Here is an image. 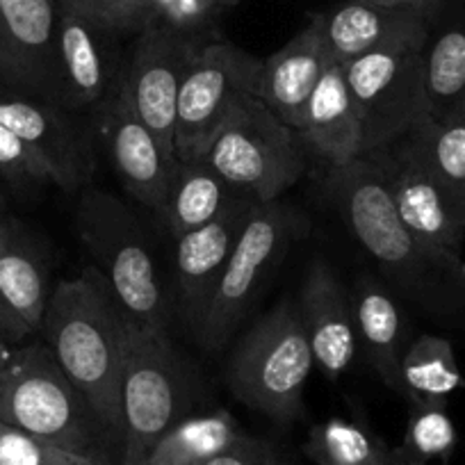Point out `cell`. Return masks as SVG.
Listing matches in <instances>:
<instances>
[{"label":"cell","mask_w":465,"mask_h":465,"mask_svg":"<svg viewBox=\"0 0 465 465\" xmlns=\"http://www.w3.org/2000/svg\"><path fill=\"white\" fill-rule=\"evenodd\" d=\"M258 201L249 194H235L217 217L178 238L176 276L183 311L194 326L208 303L213 285L222 274L240 232Z\"/></svg>","instance_id":"cell-17"},{"label":"cell","mask_w":465,"mask_h":465,"mask_svg":"<svg viewBox=\"0 0 465 465\" xmlns=\"http://www.w3.org/2000/svg\"><path fill=\"white\" fill-rule=\"evenodd\" d=\"M262 60L231 42H208L196 51L176 103V160H201L240 94L261 98Z\"/></svg>","instance_id":"cell-10"},{"label":"cell","mask_w":465,"mask_h":465,"mask_svg":"<svg viewBox=\"0 0 465 465\" xmlns=\"http://www.w3.org/2000/svg\"><path fill=\"white\" fill-rule=\"evenodd\" d=\"M201 46L203 44L185 35L160 25H149L137 37L131 60L122 75L133 110L153 133L172 167L176 164L173 126H176L178 92Z\"/></svg>","instance_id":"cell-12"},{"label":"cell","mask_w":465,"mask_h":465,"mask_svg":"<svg viewBox=\"0 0 465 465\" xmlns=\"http://www.w3.org/2000/svg\"><path fill=\"white\" fill-rule=\"evenodd\" d=\"M465 386L454 344L440 335L422 333L401 359V392L411 404H447Z\"/></svg>","instance_id":"cell-27"},{"label":"cell","mask_w":465,"mask_h":465,"mask_svg":"<svg viewBox=\"0 0 465 465\" xmlns=\"http://www.w3.org/2000/svg\"><path fill=\"white\" fill-rule=\"evenodd\" d=\"M3 208H5V199H3V192H0V213H3Z\"/></svg>","instance_id":"cell-41"},{"label":"cell","mask_w":465,"mask_h":465,"mask_svg":"<svg viewBox=\"0 0 465 465\" xmlns=\"http://www.w3.org/2000/svg\"><path fill=\"white\" fill-rule=\"evenodd\" d=\"M0 124L24 140L62 190H78L92 178L89 140L66 119L64 107L0 87Z\"/></svg>","instance_id":"cell-15"},{"label":"cell","mask_w":465,"mask_h":465,"mask_svg":"<svg viewBox=\"0 0 465 465\" xmlns=\"http://www.w3.org/2000/svg\"><path fill=\"white\" fill-rule=\"evenodd\" d=\"M0 292L33 331L42 329L48 290L46 270L16 223L0 217Z\"/></svg>","instance_id":"cell-24"},{"label":"cell","mask_w":465,"mask_h":465,"mask_svg":"<svg viewBox=\"0 0 465 465\" xmlns=\"http://www.w3.org/2000/svg\"><path fill=\"white\" fill-rule=\"evenodd\" d=\"M203 465H294L283 451L270 440L242 433L226 451Z\"/></svg>","instance_id":"cell-35"},{"label":"cell","mask_w":465,"mask_h":465,"mask_svg":"<svg viewBox=\"0 0 465 465\" xmlns=\"http://www.w3.org/2000/svg\"><path fill=\"white\" fill-rule=\"evenodd\" d=\"M303 451L315 465H392V447L381 436L340 418L315 424Z\"/></svg>","instance_id":"cell-28"},{"label":"cell","mask_w":465,"mask_h":465,"mask_svg":"<svg viewBox=\"0 0 465 465\" xmlns=\"http://www.w3.org/2000/svg\"><path fill=\"white\" fill-rule=\"evenodd\" d=\"M374 3H386L395 7H418V10H440L447 0H374Z\"/></svg>","instance_id":"cell-37"},{"label":"cell","mask_w":465,"mask_h":465,"mask_svg":"<svg viewBox=\"0 0 465 465\" xmlns=\"http://www.w3.org/2000/svg\"><path fill=\"white\" fill-rule=\"evenodd\" d=\"M228 411L185 415L149 450L142 465H203L242 436Z\"/></svg>","instance_id":"cell-26"},{"label":"cell","mask_w":465,"mask_h":465,"mask_svg":"<svg viewBox=\"0 0 465 465\" xmlns=\"http://www.w3.org/2000/svg\"><path fill=\"white\" fill-rule=\"evenodd\" d=\"M460 119H463V122H465V103H463V107H460Z\"/></svg>","instance_id":"cell-42"},{"label":"cell","mask_w":465,"mask_h":465,"mask_svg":"<svg viewBox=\"0 0 465 465\" xmlns=\"http://www.w3.org/2000/svg\"><path fill=\"white\" fill-rule=\"evenodd\" d=\"M217 3H219V7H222V10H228V7L238 5L240 0H217Z\"/></svg>","instance_id":"cell-39"},{"label":"cell","mask_w":465,"mask_h":465,"mask_svg":"<svg viewBox=\"0 0 465 465\" xmlns=\"http://www.w3.org/2000/svg\"><path fill=\"white\" fill-rule=\"evenodd\" d=\"M312 365L315 356L299 306L281 302L232 349L226 383L240 404L276 422L290 424L306 413L303 391Z\"/></svg>","instance_id":"cell-3"},{"label":"cell","mask_w":465,"mask_h":465,"mask_svg":"<svg viewBox=\"0 0 465 465\" xmlns=\"http://www.w3.org/2000/svg\"><path fill=\"white\" fill-rule=\"evenodd\" d=\"M203 160L232 190L256 201H276L308 167L299 133L253 94H240Z\"/></svg>","instance_id":"cell-6"},{"label":"cell","mask_w":465,"mask_h":465,"mask_svg":"<svg viewBox=\"0 0 465 465\" xmlns=\"http://www.w3.org/2000/svg\"><path fill=\"white\" fill-rule=\"evenodd\" d=\"M331 194L349 231L395 279L420 288L436 276L459 279V261L433 256L411 235L397 210L388 178L372 158L331 169Z\"/></svg>","instance_id":"cell-5"},{"label":"cell","mask_w":465,"mask_h":465,"mask_svg":"<svg viewBox=\"0 0 465 465\" xmlns=\"http://www.w3.org/2000/svg\"><path fill=\"white\" fill-rule=\"evenodd\" d=\"M57 3V105L64 110L96 107L119 80L114 33L96 24L71 0Z\"/></svg>","instance_id":"cell-16"},{"label":"cell","mask_w":465,"mask_h":465,"mask_svg":"<svg viewBox=\"0 0 465 465\" xmlns=\"http://www.w3.org/2000/svg\"><path fill=\"white\" fill-rule=\"evenodd\" d=\"M16 344H12L10 340L5 338V335L0 333V368H3V365H5V361L10 359V354H12V349H15Z\"/></svg>","instance_id":"cell-38"},{"label":"cell","mask_w":465,"mask_h":465,"mask_svg":"<svg viewBox=\"0 0 465 465\" xmlns=\"http://www.w3.org/2000/svg\"><path fill=\"white\" fill-rule=\"evenodd\" d=\"M78 235L101 265L128 322L142 331L167 333V288L135 214L114 194L89 190L78 205Z\"/></svg>","instance_id":"cell-4"},{"label":"cell","mask_w":465,"mask_h":465,"mask_svg":"<svg viewBox=\"0 0 465 465\" xmlns=\"http://www.w3.org/2000/svg\"><path fill=\"white\" fill-rule=\"evenodd\" d=\"M429 35L401 39L342 64L363 128L365 155L395 144L427 116L424 46Z\"/></svg>","instance_id":"cell-7"},{"label":"cell","mask_w":465,"mask_h":465,"mask_svg":"<svg viewBox=\"0 0 465 465\" xmlns=\"http://www.w3.org/2000/svg\"><path fill=\"white\" fill-rule=\"evenodd\" d=\"M302 228L297 213L279 199L258 201L214 281L199 322L192 326L203 347L219 349L226 344L247 315L258 285L285 256Z\"/></svg>","instance_id":"cell-9"},{"label":"cell","mask_w":465,"mask_h":465,"mask_svg":"<svg viewBox=\"0 0 465 465\" xmlns=\"http://www.w3.org/2000/svg\"><path fill=\"white\" fill-rule=\"evenodd\" d=\"M0 333L5 335L12 344H21L30 333H33V329H30V326L25 324L24 317L12 308V303L7 302L3 292H0Z\"/></svg>","instance_id":"cell-36"},{"label":"cell","mask_w":465,"mask_h":465,"mask_svg":"<svg viewBox=\"0 0 465 465\" xmlns=\"http://www.w3.org/2000/svg\"><path fill=\"white\" fill-rule=\"evenodd\" d=\"M96 131L119 181L140 203L163 214L172 164L149 126L133 110L122 75L96 105Z\"/></svg>","instance_id":"cell-14"},{"label":"cell","mask_w":465,"mask_h":465,"mask_svg":"<svg viewBox=\"0 0 465 465\" xmlns=\"http://www.w3.org/2000/svg\"><path fill=\"white\" fill-rule=\"evenodd\" d=\"M459 274H460V281L465 283V262L463 261H460V265H459Z\"/></svg>","instance_id":"cell-40"},{"label":"cell","mask_w":465,"mask_h":465,"mask_svg":"<svg viewBox=\"0 0 465 465\" xmlns=\"http://www.w3.org/2000/svg\"><path fill=\"white\" fill-rule=\"evenodd\" d=\"M222 10L217 0H155L153 24L199 42V35Z\"/></svg>","instance_id":"cell-34"},{"label":"cell","mask_w":465,"mask_h":465,"mask_svg":"<svg viewBox=\"0 0 465 465\" xmlns=\"http://www.w3.org/2000/svg\"><path fill=\"white\" fill-rule=\"evenodd\" d=\"M299 315L322 372L331 379L347 372L354 363L359 338L351 297L329 262L315 261L308 267L299 297Z\"/></svg>","instance_id":"cell-19"},{"label":"cell","mask_w":465,"mask_h":465,"mask_svg":"<svg viewBox=\"0 0 465 465\" xmlns=\"http://www.w3.org/2000/svg\"><path fill=\"white\" fill-rule=\"evenodd\" d=\"M190 388L167 333L128 324L122 374V465H142L151 447L187 415Z\"/></svg>","instance_id":"cell-8"},{"label":"cell","mask_w":465,"mask_h":465,"mask_svg":"<svg viewBox=\"0 0 465 465\" xmlns=\"http://www.w3.org/2000/svg\"><path fill=\"white\" fill-rule=\"evenodd\" d=\"M0 178L15 190H28L51 183L46 169L35 158L33 151L3 124H0Z\"/></svg>","instance_id":"cell-33"},{"label":"cell","mask_w":465,"mask_h":465,"mask_svg":"<svg viewBox=\"0 0 465 465\" xmlns=\"http://www.w3.org/2000/svg\"><path fill=\"white\" fill-rule=\"evenodd\" d=\"M57 0H0V84L57 105Z\"/></svg>","instance_id":"cell-13"},{"label":"cell","mask_w":465,"mask_h":465,"mask_svg":"<svg viewBox=\"0 0 465 465\" xmlns=\"http://www.w3.org/2000/svg\"><path fill=\"white\" fill-rule=\"evenodd\" d=\"M459 199L465 201V122L460 116L433 122L424 116L401 140Z\"/></svg>","instance_id":"cell-29"},{"label":"cell","mask_w":465,"mask_h":465,"mask_svg":"<svg viewBox=\"0 0 465 465\" xmlns=\"http://www.w3.org/2000/svg\"><path fill=\"white\" fill-rule=\"evenodd\" d=\"M114 35L142 33L153 24L155 0H71Z\"/></svg>","instance_id":"cell-32"},{"label":"cell","mask_w":465,"mask_h":465,"mask_svg":"<svg viewBox=\"0 0 465 465\" xmlns=\"http://www.w3.org/2000/svg\"><path fill=\"white\" fill-rule=\"evenodd\" d=\"M424 96L427 116L447 122L465 103V19L451 21L424 46Z\"/></svg>","instance_id":"cell-25"},{"label":"cell","mask_w":465,"mask_h":465,"mask_svg":"<svg viewBox=\"0 0 465 465\" xmlns=\"http://www.w3.org/2000/svg\"><path fill=\"white\" fill-rule=\"evenodd\" d=\"M329 64L320 15H312L285 46L262 60L261 98L281 122L299 131L308 98Z\"/></svg>","instance_id":"cell-20"},{"label":"cell","mask_w":465,"mask_h":465,"mask_svg":"<svg viewBox=\"0 0 465 465\" xmlns=\"http://www.w3.org/2000/svg\"><path fill=\"white\" fill-rule=\"evenodd\" d=\"M383 169L406 228L427 252L459 261L465 238V201L459 199L401 142L368 155Z\"/></svg>","instance_id":"cell-11"},{"label":"cell","mask_w":465,"mask_h":465,"mask_svg":"<svg viewBox=\"0 0 465 465\" xmlns=\"http://www.w3.org/2000/svg\"><path fill=\"white\" fill-rule=\"evenodd\" d=\"M128 317L98 267L51 290L42 331L60 368L110 436L124 442L122 374Z\"/></svg>","instance_id":"cell-1"},{"label":"cell","mask_w":465,"mask_h":465,"mask_svg":"<svg viewBox=\"0 0 465 465\" xmlns=\"http://www.w3.org/2000/svg\"><path fill=\"white\" fill-rule=\"evenodd\" d=\"M459 433L447 404H411L401 445L392 450V465H429L447 460L456 451Z\"/></svg>","instance_id":"cell-30"},{"label":"cell","mask_w":465,"mask_h":465,"mask_svg":"<svg viewBox=\"0 0 465 465\" xmlns=\"http://www.w3.org/2000/svg\"><path fill=\"white\" fill-rule=\"evenodd\" d=\"M0 465H98L92 459L51 445L33 433L0 422Z\"/></svg>","instance_id":"cell-31"},{"label":"cell","mask_w":465,"mask_h":465,"mask_svg":"<svg viewBox=\"0 0 465 465\" xmlns=\"http://www.w3.org/2000/svg\"><path fill=\"white\" fill-rule=\"evenodd\" d=\"M297 133L303 146L331 169L347 167L365 158L363 128L344 80L342 64L331 62L324 71L308 98Z\"/></svg>","instance_id":"cell-21"},{"label":"cell","mask_w":465,"mask_h":465,"mask_svg":"<svg viewBox=\"0 0 465 465\" xmlns=\"http://www.w3.org/2000/svg\"><path fill=\"white\" fill-rule=\"evenodd\" d=\"M433 16L436 10L395 7L374 0H344L333 10L320 12L326 51L335 64L431 33Z\"/></svg>","instance_id":"cell-18"},{"label":"cell","mask_w":465,"mask_h":465,"mask_svg":"<svg viewBox=\"0 0 465 465\" xmlns=\"http://www.w3.org/2000/svg\"><path fill=\"white\" fill-rule=\"evenodd\" d=\"M0 422L98 465H122L119 442L71 383L46 342L16 344L0 368Z\"/></svg>","instance_id":"cell-2"},{"label":"cell","mask_w":465,"mask_h":465,"mask_svg":"<svg viewBox=\"0 0 465 465\" xmlns=\"http://www.w3.org/2000/svg\"><path fill=\"white\" fill-rule=\"evenodd\" d=\"M238 192L232 190L210 163L201 160H176L169 178L164 222L173 238H183L194 228L217 217L219 210Z\"/></svg>","instance_id":"cell-23"},{"label":"cell","mask_w":465,"mask_h":465,"mask_svg":"<svg viewBox=\"0 0 465 465\" xmlns=\"http://www.w3.org/2000/svg\"><path fill=\"white\" fill-rule=\"evenodd\" d=\"M354 311L356 338L363 342L370 363L381 381L401 392V359H404L406 322L401 308L374 276H359L349 292Z\"/></svg>","instance_id":"cell-22"}]
</instances>
